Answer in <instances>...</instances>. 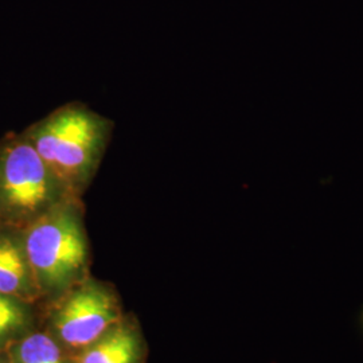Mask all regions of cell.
I'll return each instance as SVG.
<instances>
[{
	"label": "cell",
	"mask_w": 363,
	"mask_h": 363,
	"mask_svg": "<svg viewBox=\"0 0 363 363\" xmlns=\"http://www.w3.org/2000/svg\"><path fill=\"white\" fill-rule=\"evenodd\" d=\"M113 121L81 103H67L23 130L66 193L82 198L104 159Z\"/></svg>",
	"instance_id": "1"
},
{
	"label": "cell",
	"mask_w": 363,
	"mask_h": 363,
	"mask_svg": "<svg viewBox=\"0 0 363 363\" xmlns=\"http://www.w3.org/2000/svg\"><path fill=\"white\" fill-rule=\"evenodd\" d=\"M42 300L60 298L89 274L91 247L81 198H66L21 229Z\"/></svg>",
	"instance_id": "2"
},
{
	"label": "cell",
	"mask_w": 363,
	"mask_h": 363,
	"mask_svg": "<svg viewBox=\"0 0 363 363\" xmlns=\"http://www.w3.org/2000/svg\"><path fill=\"white\" fill-rule=\"evenodd\" d=\"M66 198L64 186L23 132L0 139V223L22 229Z\"/></svg>",
	"instance_id": "3"
},
{
	"label": "cell",
	"mask_w": 363,
	"mask_h": 363,
	"mask_svg": "<svg viewBox=\"0 0 363 363\" xmlns=\"http://www.w3.org/2000/svg\"><path fill=\"white\" fill-rule=\"evenodd\" d=\"M124 318L116 291L88 276L48 303L46 328L76 357Z\"/></svg>",
	"instance_id": "4"
},
{
	"label": "cell",
	"mask_w": 363,
	"mask_h": 363,
	"mask_svg": "<svg viewBox=\"0 0 363 363\" xmlns=\"http://www.w3.org/2000/svg\"><path fill=\"white\" fill-rule=\"evenodd\" d=\"M0 294L37 304L38 286L27 259L21 229L0 223Z\"/></svg>",
	"instance_id": "5"
},
{
	"label": "cell",
	"mask_w": 363,
	"mask_h": 363,
	"mask_svg": "<svg viewBox=\"0 0 363 363\" xmlns=\"http://www.w3.org/2000/svg\"><path fill=\"white\" fill-rule=\"evenodd\" d=\"M147 346L142 328L125 316L104 335L74 357L76 363H144Z\"/></svg>",
	"instance_id": "6"
},
{
	"label": "cell",
	"mask_w": 363,
	"mask_h": 363,
	"mask_svg": "<svg viewBox=\"0 0 363 363\" xmlns=\"http://www.w3.org/2000/svg\"><path fill=\"white\" fill-rule=\"evenodd\" d=\"M10 363H76L48 330L38 327L4 351Z\"/></svg>",
	"instance_id": "7"
},
{
	"label": "cell",
	"mask_w": 363,
	"mask_h": 363,
	"mask_svg": "<svg viewBox=\"0 0 363 363\" xmlns=\"http://www.w3.org/2000/svg\"><path fill=\"white\" fill-rule=\"evenodd\" d=\"M37 304L0 294V352L37 328Z\"/></svg>",
	"instance_id": "8"
},
{
	"label": "cell",
	"mask_w": 363,
	"mask_h": 363,
	"mask_svg": "<svg viewBox=\"0 0 363 363\" xmlns=\"http://www.w3.org/2000/svg\"><path fill=\"white\" fill-rule=\"evenodd\" d=\"M0 363H10L7 355H6V352H0Z\"/></svg>",
	"instance_id": "9"
}]
</instances>
